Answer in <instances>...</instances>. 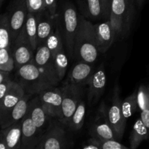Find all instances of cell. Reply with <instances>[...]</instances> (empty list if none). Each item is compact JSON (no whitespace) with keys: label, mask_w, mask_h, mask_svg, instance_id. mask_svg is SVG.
Returning <instances> with one entry per match:
<instances>
[{"label":"cell","mask_w":149,"mask_h":149,"mask_svg":"<svg viewBox=\"0 0 149 149\" xmlns=\"http://www.w3.org/2000/svg\"><path fill=\"white\" fill-rule=\"evenodd\" d=\"M4 0H0V4H1V5H2V4H3V2H4Z\"/></svg>","instance_id":"cell-40"},{"label":"cell","mask_w":149,"mask_h":149,"mask_svg":"<svg viewBox=\"0 0 149 149\" xmlns=\"http://www.w3.org/2000/svg\"><path fill=\"white\" fill-rule=\"evenodd\" d=\"M13 45L12 32L8 13L2 14L0 17V49H11Z\"/></svg>","instance_id":"cell-24"},{"label":"cell","mask_w":149,"mask_h":149,"mask_svg":"<svg viewBox=\"0 0 149 149\" xmlns=\"http://www.w3.org/2000/svg\"><path fill=\"white\" fill-rule=\"evenodd\" d=\"M12 50L14 56L15 68L17 69L22 65L31 62L34 55V51L32 49L25 26H23L17 39L15 41L13 49Z\"/></svg>","instance_id":"cell-10"},{"label":"cell","mask_w":149,"mask_h":149,"mask_svg":"<svg viewBox=\"0 0 149 149\" xmlns=\"http://www.w3.org/2000/svg\"><path fill=\"white\" fill-rule=\"evenodd\" d=\"M141 119L149 130V107L141 111Z\"/></svg>","instance_id":"cell-38"},{"label":"cell","mask_w":149,"mask_h":149,"mask_svg":"<svg viewBox=\"0 0 149 149\" xmlns=\"http://www.w3.org/2000/svg\"><path fill=\"white\" fill-rule=\"evenodd\" d=\"M94 32L99 52L105 53L116 40L110 20L94 25Z\"/></svg>","instance_id":"cell-15"},{"label":"cell","mask_w":149,"mask_h":149,"mask_svg":"<svg viewBox=\"0 0 149 149\" xmlns=\"http://www.w3.org/2000/svg\"><path fill=\"white\" fill-rule=\"evenodd\" d=\"M122 102L119 96V87L117 84H116L113 90L111 106L108 107L104 103L100 105L103 107L106 118L114 130L119 141L123 137L127 122L122 114Z\"/></svg>","instance_id":"cell-7"},{"label":"cell","mask_w":149,"mask_h":149,"mask_svg":"<svg viewBox=\"0 0 149 149\" xmlns=\"http://www.w3.org/2000/svg\"><path fill=\"white\" fill-rule=\"evenodd\" d=\"M44 131L35 125L31 118L26 114L22 124V141L20 149H36L40 141Z\"/></svg>","instance_id":"cell-11"},{"label":"cell","mask_w":149,"mask_h":149,"mask_svg":"<svg viewBox=\"0 0 149 149\" xmlns=\"http://www.w3.org/2000/svg\"><path fill=\"white\" fill-rule=\"evenodd\" d=\"M137 101H138V109L141 111L149 107L148 86H140L137 91Z\"/></svg>","instance_id":"cell-31"},{"label":"cell","mask_w":149,"mask_h":149,"mask_svg":"<svg viewBox=\"0 0 149 149\" xmlns=\"http://www.w3.org/2000/svg\"><path fill=\"white\" fill-rule=\"evenodd\" d=\"M17 82L26 93L37 95L43 90L55 87L59 82L55 76L35 65L33 62L20 66L17 69Z\"/></svg>","instance_id":"cell-1"},{"label":"cell","mask_w":149,"mask_h":149,"mask_svg":"<svg viewBox=\"0 0 149 149\" xmlns=\"http://www.w3.org/2000/svg\"><path fill=\"white\" fill-rule=\"evenodd\" d=\"M81 15L85 17L97 20L104 17L100 0H77Z\"/></svg>","instance_id":"cell-22"},{"label":"cell","mask_w":149,"mask_h":149,"mask_svg":"<svg viewBox=\"0 0 149 149\" xmlns=\"http://www.w3.org/2000/svg\"><path fill=\"white\" fill-rule=\"evenodd\" d=\"M62 88L63 102L62 115L59 120L68 127L70 119L81 100L83 94V85L68 83Z\"/></svg>","instance_id":"cell-6"},{"label":"cell","mask_w":149,"mask_h":149,"mask_svg":"<svg viewBox=\"0 0 149 149\" xmlns=\"http://www.w3.org/2000/svg\"><path fill=\"white\" fill-rule=\"evenodd\" d=\"M37 25H38V13H28L25 23V29L29 37L32 49L36 51L37 48Z\"/></svg>","instance_id":"cell-25"},{"label":"cell","mask_w":149,"mask_h":149,"mask_svg":"<svg viewBox=\"0 0 149 149\" xmlns=\"http://www.w3.org/2000/svg\"><path fill=\"white\" fill-rule=\"evenodd\" d=\"M102 8L103 10V15L105 18H109L110 16V9L111 0H100Z\"/></svg>","instance_id":"cell-37"},{"label":"cell","mask_w":149,"mask_h":149,"mask_svg":"<svg viewBox=\"0 0 149 149\" xmlns=\"http://www.w3.org/2000/svg\"><path fill=\"white\" fill-rule=\"evenodd\" d=\"M138 109L137 101V91L132 93L130 95L127 96L122 102V114L125 120H127Z\"/></svg>","instance_id":"cell-29"},{"label":"cell","mask_w":149,"mask_h":149,"mask_svg":"<svg viewBox=\"0 0 149 149\" xmlns=\"http://www.w3.org/2000/svg\"><path fill=\"white\" fill-rule=\"evenodd\" d=\"M58 0H45V8L53 18H56L58 16L57 7Z\"/></svg>","instance_id":"cell-34"},{"label":"cell","mask_w":149,"mask_h":149,"mask_svg":"<svg viewBox=\"0 0 149 149\" xmlns=\"http://www.w3.org/2000/svg\"><path fill=\"white\" fill-rule=\"evenodd\" d=\"M26 114L31 118L35 125L44 132H45L49 126L50 119H52L44 109L40 98L38 95L31 97L30 100Z\"/></svg>","instance_id":"cell-14"},{"label":"cell","mask_w":149,"mask_h":149,"mask_svg":"<svg viewBox=\"0 0 149 149\" xmlns=\"http://www.w3.org/2000/svg\"><path fill=\"white\" fill-rule=\"evenodd\" d=\"M26 95L24 89L17 81H15L8 93L0 100V119L4 117Z\"/></svg>","instance_id":"cell-20"},{"label":"cell","mask_w":149,"mask_h":149,"mask_svg":"<svg viewBox=\"0 0 149 149\" xmlns=\"http://www.w3.org/2000/svg\"><path fill=\"white\" fill-rule=\"evenodd\" d=\"M31 62L39 68L49 71L58 78L54 66V58L45 42L38 45Z\"/></svg>","instance_id":"cell-21"},{"label":"cell","mask_w":149,"mask_h":149,"mask_svg":"<svg viewBox=\"0 0 149 149\" xmlns=\"http://www.w3.org/2000/svg\"><path fill=\"white\" fill-rule=\"evenodd\" d=\"M33 95L26 93L24 96L20 100V101L5 115L3 118L0 119V125L1 129L13 125L15 122L23 119L26 116L29 107V103Z\"/></svg>","instance_id":"cell-17"},{"label":"cell","mask_w":149,"mask_h":149,"mask_svg":"<svg viewBox=\"0 0 149 149\" xmlns=\"http://www.w3.org/2000/svg\"><path fill=\"white\" fill-rule=\"evenodd\" d=\"M132 0H111L109 20L115 33V39H123L128 34L134 17Z\"/></svg>","instance_id":"cell-3"},{"label":"cell","mask_w":149,"mask_h":149,"mask_svg":"<svg viewBox=\"0 0 149 149\" xmlns=\"http://www.w3.org/2000/svg\"><path fill=\"white\" fill-rule=\"evenodd\" d=\"M62 24L60 25L64 47L70 58H74V44L79 26V15L75 7L70 2L63 4Z\"/></svg>","instance_id":"cell-4"},{"label":"cell","mask_w":149,"mask_h":149,"mask_svg":"<svg viewBox=\"0 0 149 149\" xmlns=\"http://www.w3.org/2000/svg\"><path fill=\"white\" fill-rule=\"evenodd\" d=\"M86 113V104L84 100H81L77 106V109L70 119L68 128L71 130L77 131L83 127Z\"/></svg>","instance_id":"cell-27"},{"label":"cell","mask_w":149,"mask_h":149,"mask_svg":"<svg viewBox=\"0 0 149 149\" xmlns=\"http://www.w3.org/2000/svg\"><path fill=\"white\" fill-rule=\"evenodd\" d=\"M91 64L84 61H79V63L74 65L68 74L67 82L83 86L88 85L94 74Z\"/></svg>","instance_id":"cell-19"},{"label":"cell","mask_w":149,"mask_h":149,"mask_svg":"<svg viewBox=\"0 0 149 149\" xmlns=\"http://www.w3.org/2000/svg\"><path fill=\"white\" fill-rule=\"evenodd\" d=\"M44 109L51 118H58L62 115V88L52 87L37 94Z\"/></svg>","instance_id":"cell-9"},{"label":"cell","mask_w":149,"mask_h":149,"mask_svg":"<svg viewBox=\"0 0 149 149\" xmlns=\"http://www.w3.org/2000/svg\"><path fill=\"white\" fill-rule=\"evenodd\" d=\"M148 89H149V86H148Z\"/></svg>","instance_id":"cell-41"},{"label":"cell","mask_w":149,"mask_h":149,"mask_svg":"<svg viewBox=\"0 0 149 149\" xmlns=\"http://www.w3.org/2000/svg\"><path fill=\"white\" fill-rule=\"evenodd\" d=\"M67 127L59 119L51 120L36 149H63L71 146Z\"/></svg>","instance_id":"cell-5"},{"label":"cell","mask_w":149,"mask_h":149,"mask_svg":"<svg viewBox=\"0 0 149 149\" xmlns=\"http://www.w3.org/2000/svg\"><path fill=\"white\" fill-rule=\"evenodd\" d=\"M144 1H145V0H136V3L139 8H141L143 7V5L144 4Z\"/></svg>","instance_id":"cell-39"},{"label":"cell","mask_w":149,"mask_h":149,"mask_svg":"<svg viewBox=\"0 0 149 149\" xmlns=\"http://www.w3.org/2000/svg\"><path fill=\"white\" fill-rule=\"evenodd\" d=\"M14 83L15 81H13L11 79L7 80V81L0 83V100L2 99L4 97V95L8 93V91L13 87Z\"/></svg>","instance_id":"cell-35"},{"label":"cell","mask_w":149,"mask_h":149,"mask_svg":"<svg viewBox=\"0 0 149 149\" xmlns=\"http://www.w3.org/2000/svg\"><path fill=\"white\" fill-rule=\"evenodd\" d=\"M7 13L10 19L13 45L26 23L29 13L26 0H13L10 3Z\"/></svg>","instance_id":"cell-8"},{"label":"cell","mask_w":149,"mask_h":149,"mask_svg":"<svg viewBox=\"0 0 149 149\" xmlns=\"http://www.w3.org/2000/svg\"><path fill=\"white\" fill-rule=\"evenodd\" d=\"M100 149H129L118 140H100Z\"/></svg>","instance_id":"cell-33"},{"label":"cell","mask_w":149,"mask_h":149,"mask_svg":"<svg viewBox=\"0 0 149 149\" xmlns=\"http://www.w3.org/2000/svg\"><path fill=\"white\" fill-rule=\"evenodd\" d=\"M149 139V130L141 118L137 119L132 126L130 136V148H138L143 141Z\"/></svg>","instance_id":"cell-23"},{"label":"cell","mask_w":149,"mask_h":149,"mask_svg":"<svg viewBox=\"0 0 149 149\" xmlns=\"http://www.w3.org/2000/svg\"><path fill=\"white\" fill-rule=\"evenodd\" d=\"M68 54L65 48L57 52L54 56V66L59 81L64 78L68 65Z\"/></svg>","instance_id":"cell-28"},{"label":"cell","mask_w":149,"mask_h":149,"mask_svg":"<svg viewBox=\"0 0 149 149\" xmlns=\"http://www.w3.org/2000/svg\"><path fill=\"white\" fill-rule=\"evenodd\" d=\"M98 52L94 25L82 15H79L74 44V58L79 61L93 63L97 60Z\"/></svg>","instance_id":"cell-2"},{"label":"cell","mask_w":149,"mask_h":149,"mask_svg":"<svg viewBox=\"0 0 149 149\" xmlns=\"http://www.w3.org/2000/svg\"><path fill=\"white\" fill-rule=\"evenodd\" d=\"M29 13H39L46 10L45 0H26Z\"/></svg>","instance_id":"cell-32"},{"label":"cell","mask_w":149,"mask_h":149,"mask_svg":"<svg viewBox=\"0 0 149 149\" xmlns=\"http://www.w3.org/2000/svg\"><path fill=\"white\" fill-rule=\"evenodd\" d=\"M90 134L100 140H118L114 130L106 118L103 107L100 106L98 113L90 129Z\"/></svg>","instance_id":"cell-12"},{"label":"cell","mask_w":149,"mask_h":149,"mask_svg":"<svg viewBox=\"0 0 149 149\" xmlns=\"http://www.w3.org/2000/svg\"><path fill=\"white\" fill-rule=\"evenodd\" d=\"M15 68L13 50L1 48L0 49V70L11 72Z\"/></svg>","instance_id":"cell-30"},{"label":"cell","mask_w":149,"mask_h":149,"mask_svg":"<svg viewBox=\"0 0 149 149\" xmlns=\"http://www.w3.org/2000/svg\"><path fill=\"white\" fill-rule=\"evenodd\" d=\"M106 84V74L104 68L100 67L94 72L89 82L87 99L90 105L95 104L98 101L104 92Z\"/></svg>","instance_id":"cell-16"},{"label":"cell","mask_w":149,"mask_h":149,"mask_svg":"<svg viewBox=\"0 0 149 149\" xmlns=\"http://www.w3.org/2000/svg\"><path fill=\"white\" fill-rule=\"evenodd\" d=\"M100 140L95 137H92L87 141L85 145L83 146L84 149H100Z\"/></svg>","instance_id":"cell-36"},{"label":"cell","mask_w":149,"mask_h":149,"mask_svg":"<svg viewBox=\"0 0 149 149\" xmlns=\"http://www.w3.org/2000/svg\"><path fill=\"white\" fill-rule=\"evenodd\" d=\"M58 16L53 18L47 10L38 13L37 44L40 45L45 43L56 26ZM38 47V46H37Z\"/></svg>","instance_id":"cell-18"},{"label":"cell","mask_w":149,"mask_h":149,"mask_svg":"<svg viewBox=\"0 0 149 149\" xmlns=\"http://www.w3.org/2000/svg\"><path fill=\"white\" fill-rule=\"evenodd\" d=\"M45 43H46L47 46L48 47V48L50 50L53 58L57 52H59L60 50H61V49L65 47L62 33H61L60 25L58 23V20L55 29L52 32V33L49 35V37L47 38Z\"/></svg>","instance_id":"cell-26"},{"label":"cell","mask_w":149,"mask_h":149,"mask_svg":"<svg viewBox=\"0 0 149 149\" xmlns=\"http://www.w3.org/2000/svg\"><path fill=\"white\" fill-rule=\"evenodd\" d=\"M23 119L7 127L1 129L0 149H20L22 141Z\"/></svg>","instance_id":"cell-13"}]
</instances>
